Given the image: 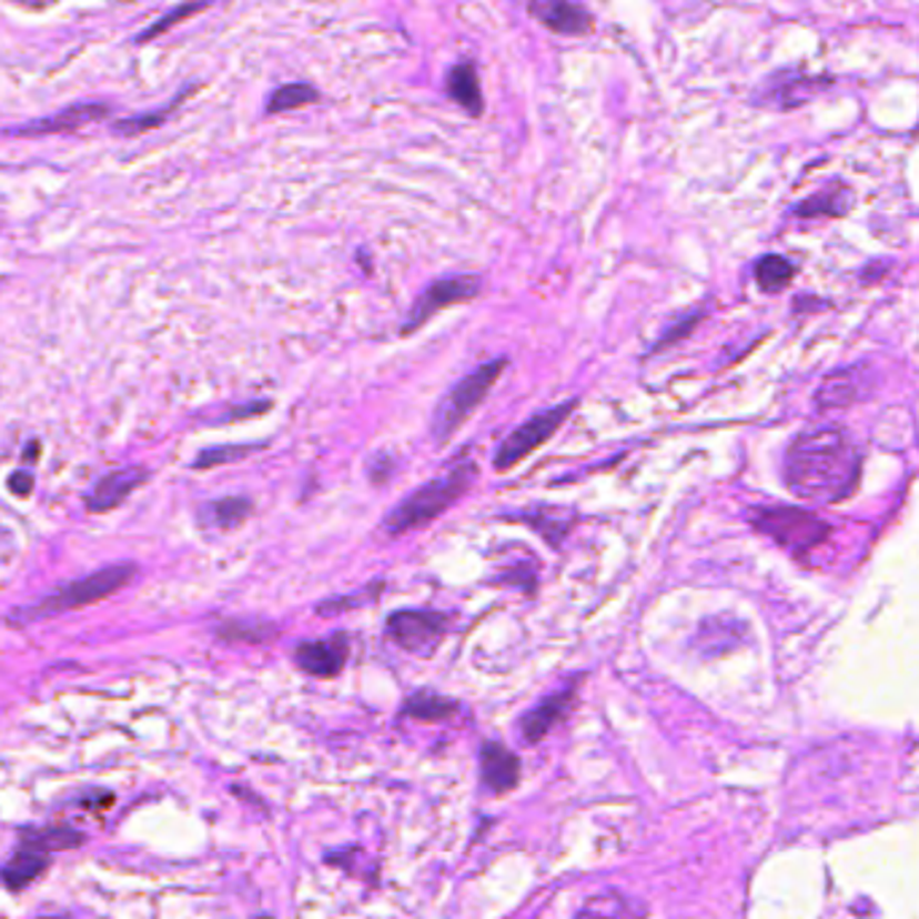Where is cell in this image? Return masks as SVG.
I'll return each instance as SVG.
<instances>
[{
  "label": "cell",
  "mask_w": 919,
  "mask_h": 919,
  "mask_svg": "<svg viewBox=\"0 0 919 919\" xmlns=\"http://www.w3.org/2000/svg\"><path fill=\"white\" fill-rule=\"evenodd\" d=\"M860 456L841 426H817L790 443L785 477L792 494L815 502H839L858 483Z\"/></svg>",
  "instance_id": "obj_1"
},
{
  "label": "cell",
  "mask_w": 919,
  "mask_h": 919,
  "mask_svg": "<svg viewBox=\"0 0 919 919\" xmlns=\"http://www.w3.org/2000/svg\"><path fill=\"white\" fill-rule=\"evenodd\" d=\"M477 477V467L472 458L467 462H456L451 469H445L443 475L432 477L424 486H418L411 496L400 502V505L392 507V513L383 518L381 532L386 537H402V534H411L415 528L432 524L437 515H443L451 505H456L464 494H467L472 483Z\"/></svg>",
  "instance_id": "obj_2"
},
{
  "label": "cell",
  "mask_w": 919,
  "mask_h": 919,
  "mask_svg": "<svg viewBox=\"0 0 919 919\" xmlns=\"http://www.w3.org/2000/svg\"><path fill=\"white\" fill-rule=\"evenodd\" d=\"M138 566L135 564H111L103 566V569L92 572V575L81 577V580L65 583L60 588L49 590L38 604H30V607H19L9 615L11 626H30V623L54 618V615L71 613V609L87 607V604H94L105 596L117 594L124 585L132 583Z\"/></svg>",
  "instance_id": "obj_3"
},
{
  "label": "cell",
  "mask_w": 919,
  "mask_h": 919,
  "mask_svg": "<svg viewBox=\"0 0 919 919\" xmlns=\"http://www.w3.org/2000/svg\"><path fill=\"white\" fill-rule=\"evenodd\" d=\"M505 367L507 356L488 358L481 367L472 370L469 375L458 377L448 392L440 396L437 407H434L432 413V437L437 440L440 445L448 443L453 434L462 430L464 421L481 407V402L486 400L491 388H494V383L505 373Z\"/></svg>",
  "instance_id": "obj_4"
},
{
  "label": "cell",
  "mask_w": 919,
  "mask_h": 919,
  "mask_svg": "<svg viewBox=\"0 0 919 919\" xmlns=\"http://www.w3.org/2000/svg\"><path fill=\"white\" fill-rule=\"evenodd\" d=\"M750 524L779 547L790 551L792 556H801L811 547L826 543L830 534V526L820 515H815L811 509L785 505L750 507Z\"/></svg>",
  "instance_id": "obj_5"
},
{
  "label": "cell",
  "mask_w": 919,
  "mask_h": 919,
  "mask_svg": "<svg viewBox=\"0 0 919 919\" xmlns=\"http://www.w3.org/2000/svg\"><path fill=\"white\" fill-rule=\"evenodd\" d=\"M834 79L826 73H807L801 68H779L766 75L750 94V105L769 111H796L811 103L817 94L828 92Z\"/></svg>",
  "instance_id": "obj_6"
},
{
  "label": "cell",
  "mask_w": 919,
  "mask_h": 919,
  "mask_svg": "<svg viewBox=\"0 0 919 919\" xmlns=\"http://www.w3.org/2000/svg\"><path fill=\"white\" fill-rule=\"evenodd\" d=\"M575 407H577V400H564V402H558V405L545 407V411L534 413L532 418H526L518 430L509 432L507 437L502 440V445L494 453V469L507 472V469L518 467L528 453L537 451L545 440H551L553 434L562 430L564 421L575 413Z\"/></svg>",
  "instance_id": "obj_7"
},
{
  "label": "cell",
  "mask_w": 919,
  "mask_h": 919,
  "mask_svg": "<svg viewBox=\"0 0 919 919\" xmlns=\"http://www.w3.org/2000/svg\"><path fill=\"white\" fill-rule=\"evenodd\" d=\"M483 292V279L475 273H451L443 279H434L430 286L421 292V297L413 302L405 324L400 326L402 335H413L415 330L426 324L432 316H437L445 307L458 305V302L475 300Z\"/></svg>",
  "instance_id": "obj_8"
},
{
  "label": "cell",
  "mask_w": 919,
  "mask_h": 919,
  "mask_svg": "<svg viewBox=\"0 0 919 919\" xmlns=\"http://www.w3.org/2000/svg\"><path fill=\"white\" fill-rule=\"evenodd\" d=\"M451 618L445 613H434V609H400L392 613L386 620V634L402 650L413 653V656H432L445 639Z\"/></svg>",
  "instance_id": "obj_9"
},
{
  "label": "cell",
  "mask_w": 919,
  "mask_h": 919,
  "mask_svg": "<svg viewBox=\"0 0 919 919\" xmlns=\"http://www.w3.org/2000/svg\"><path fill=\"white\" fill-rule=\"evenodd\" d=\"M109 113H111L109 103H90V100H81V103L65 105V109L52 113V117L30 119V122L14 124V128H6L3 135H17V138L62 135V132H75L81 128H90V124L103 122Z\"/></svg>",
  "instance_id": "obj_10"
},
{
  "label": "cell",
  "mask_w": 919,
  "mask_h": 919,
  "mask_svg": "<svg viewBox=\"0 0 919 919\" xmlns=\"http://www.w3.org/2000/svg\"><path fill=\"white\" fill-rule=\"evenodd\" d=\"M528 17L556 36H585L594 30V14L580 0H526Z\"/></svg>",
  "instance_id": "obj_11"
},
{
  "label": "cell",
  "mask_w": 919,
  "mask_h": 919,
  "mask_svg": "<svg viewBox=\"0 0 919 919\" xmlns=\"http://www.w3.org/2000/svg\"><path fill=\"white\" fill-rule=\"evenodd\" d=\"M351 642L349 634H332L330 639L302 642L294 650V660L302 671L313 677H337L349 660Z\"/></svg>",
  "instance_id": "obj_12"
},
{
  "label": "cell",
  "mask_w": 919,
  "mask_h": 919,
  "mask_svg": "<svg viewBox=\"0 0 919 919\" xmlns=\"http://www.w3.org/2000/svg\"><path fill=\"white\" fill-rule=\"evenodd\" d=\"M575 696H577V683L566 685V688L558 690V694L545 696L537 707L528 709V713L521 717V723H518L521 739H524L526 745H537V741H543L545 736L564 720L566 713H569L572 704H575Z\"/></svg>",
  "instance_id": "obj_13"
},
{
  "label": "cell",
  "mask_w": 919,
  "mask_h": 919,
  "mask_svg": "<svg viewBox=\"0 0 919 919\" xmlns=\"http://www.w3.org/2000/svg\"><path fill=\"white\" fill-rule=\"evenodd\" d=\"M855 205V192L847 181L834 179L826 186L817 189L807 200L790 208L796 219H845Z\"/></svg>",
  "instance_id": "obj_14"
},
{
  "label": "cell",
  "mask_w": 919,
  "mask_h": 919,
  "mask_svg": "<svg viewBox=\"0 0 919 919\" xmlns=\"http://www.w3.org/2000/svg\"><path fill=\"white\" fill-rule=\"evenodd\" d=\"M481 779L483 788L502 796L513 790L521 779V760L513 750H507L499 741H486L481 747Z\"/></svg>",
  "instance_id": "obj_15"
},
{
  "label": "cell",
  "mask_w": 919,
  "mask_h": 919,
  "mask_svg": "<svg viewBox=\"0 0 919 919\" xmlns=\"http://www.w3.org/2000/svg\"><path fill=\"white\" fill-rule=\"evenodd\" d=\"M868 386L866 364H849V367L836 370L822 381L820 392H817L815 402L820 411H830V407H849L852 402L860 400L864 388Z\"/></svg>",
  "instance_id": "obj_16"
},
{
  "label": "cell",
  "mask_w": 919,
  "mask_h": 919,
  "mask_svg": "<svg viewBox=\"0 0 919 919\" xmlns=\"http://www.w3.org/2000/svg\"><path fill=\"white\" fill-rule=\"evenodd\" d=\"M147 477H149V472L141 467H124V469L111 472V475H105L103 481L94 483L92 494L87 496V507H90L92 513H105V509L119 507L124 499H128L132 491L147 481Z\"/></svg>",
  "instance_id": "obj_17"
},
{
  "label": "cell",
  "mask_w": 919,
  "mask_h": 919,
  "mask_svg": "<svg viewBox=\"0 0 919 919\" xmlns=\"http://www.w3.org/2000/svg\"><path fill=\"white\" fill-rule=\"evenodd\" d=\"M49 866H52V852H47V849L19 839L14 858L3 866L0 877H3V882L9 890L17 892V890H22V887L33 885Z\"/></svg>",
  "instance_id": "obj_18"
},
{
  "label": "cell",
  "mask_w": 919,
  "mask_h": 919,
  "mask_svg": "<svg viewBox=\"0 0 919 919\" xmlns=\"http://www.w3.org/2000/svg\"><path fill=\"white\" fill-rule=\"evenodd\" d=\"M445 92L458 109H464L469 117H481L483 109H486V100H483L481 90V75H477L475 62L462 60L451 68L448 75H445Z\"/></svg>",
  "instance_id": "obj_19"
},
{
  "label": "cell",
  "mask_w": 919,
  "mask_h": 919,
  "mask_svg": "<svg viewBox=\"0 0 919 919\" xmlns=\"http://www.w3.org/2000/svg\"><path fill=\"white\" fill-rule=\"evenodd\" d=\"M755 283L764 294H779L790 286L798 275V264L785 254H764L755 260L753 267Z\"/></svg>",
  "instance_id": "obj_20"
},
{
  "label": "cell",
  "mask_w": 919,
  "mask_h": 919,
  "mask_svg": "<svg viewBox=\"0 0 919 919\" xmlns=\"http://www.w3.org/2000/svg\"><path fill=\"white\" fill-rule=\"evenodd\" d=\"M458 713L456 698H445L440 694H432V690H418L405 701L402 707V717H413V720L424 723H443Z\"/></svg>",
  "instance_id": "obj_21"
},
{
  "label": "cell",
  "mask_w": 919,
  "mask_h": 919,
  "mask_svg": "<svg viewBox=\"0 0 919 919\" xmlns=\"http://www.w3.org/2000/svg\"><path fill=\"white\" fill-rule=\"evenodd\" d=\"M192 94V87H186L184 92L179 94L175 100H170L168 105H162V109H154V111H147V113H138V117H130V119H119V122L111 124V130L117 132V135H124V138H132V135H143V132H151L156 128H162V124L168 122L170 113L179 109V103L184 98Z\"/></svg>",
  "instance_id": "obj_22"
},
{
  "label": "cell",
  "mask_w": 919,
  "mask_h": 919,
  "mask_svg": "<svg viewBox=\"0 0 919 919\" xmlns=\"http://www.w3.org/2000/svg\"><path fill=\"white\" fill-rule=\"evenodd\" d=\"M251 515V502L245 496H226V499L211 502L203 507V521L208 526H216L230 532L238 528Z\"/></svg>",
  "instance_id": "obj_23"
},
{
  "label": "cell",
  "mask_w": 919,
  "mask_h": 919,
  "mask_svg": "<svg viewBox=\"0 0 919 919\" xmlns=\"http://www.w3.org/2000/svg\"><path fill=\"white\" fill-rule=\"evenodd\" d=\"M19 839L30 841V845L47 849V852H62V849H73L84 845V834L68 828V826H52V828H28L19 834Z\"/></svg>",
  "instance_id": "obj_24"
},
{
  "label": "cell",
  "mask_w": 919,
  "mask_h": 919,
  "mask_svg": "<svg viewBox=\"0 0 919 919\" xmlns=\"http://www.w3.org/2000/svg\"><path fill=\"white\" fill-rule=\"evenodd\" d=\"M319 98H321V94H319L316 87L302 84V81H294V84H283L273 94H270L267 105H264V113H267V117H273V113L294 111V109H302V105L316 103Z\"/></svg>",
  "instance_id": "obj_25"
},
{
  "label": "cell",
  "mask_w": 919,
  "mask_h": 919,
  "mask_svg": "<svg viewBox=\"0 0 919 919\" xmlns=\"http://www.w3.org/2000/svg\"><path fill=\"white\" fill-rule=\"evenodd\" d=\"M208 6H211V0H184V3H179L175 9H170L168 14H162L160 19H156V22H151L149 28L143 30V33H138L135 43H147V41H151V38H160L162 33H168V30H173L179 22H184V19L194 17L198 11L208 9Z\"/></svg>",
  "instance_id": "obj_26"
},
{
  "label": "cell",
  "mask_w": 919,
  "mask_h": 919,
  "mask_svg": "<svg viewBox=\"0 0 919 919\" xmlns=\"http://www.w3.org/2000/svg\"><path fill=\"white\" fill-rule=\"evenodd\" d=\"M704 316H707V311H704V307H694V311H688V313H685V316H679V319L671 321L669 330H666L664 335L658 337V343L653 345V354H656V351L669 349V345H675V343H679V340L688 337L690 332H694L696 326H698V321H701Z\"/></svg>",
  "instance_id": "obj_27"
},
{
  "label": "cell",
  "mask_w": 919,
  "mask_h": 919,
  "mask_svg": "<svg viewBox=\"0 0 919 919\" xmlns=\"http://www.w3.org/2000/svg\"><path fill=\"white\" fill-rule=\"evenodd\" d=\"M539 518H543V513H539V509H537V515H534V513L521 515V521H526L528 526L537 528V532L543 534L547 543L562 545V539L566 537V528H569V524H572L569 515H558V513H551V509H547V524H543Z\"/></svg>",
  "instance_id": "obj_28"
},
{
  "label": "cell",
  "mask_w": 919,
  "mask_h": 919,
  "mask_svg": "<svg viewBox=\"0 0 919 919\" xmlns=\"http://www.w3.org/2000/svg\"><path fill=\"white\" fill-rule=\"evenodd\" d=\"M381 590H383V583H373V585H367V588L354 590V594H349V596H335V599H330V602H321L319 615H335V613H345V609L362 607V604L375 602V596L381 594Z\"/></svg>",
  "instance_id": "obj_29"
},
{
  "label": "cell",
  "mask_w": 919,
  "mask_h": 919,
  "mask_svg": "<svg viewBox=\"0 0 919 919\" xmlns=\"http://www.w3.org/2000/svg\"><path fill=\"white\" fill-rule=\"evenodd\" d=\"M256 448H260V445H216V448H205L198 458H194V467L211 469V467H219V464H230V462H235V458L249 456V453Z\"/></svg>",
  "instance_id": "obj_30"
},
{
  "label": "cell",
  "mask_w": 919,
  "mask_h": 919,
  "mask_svg": "<svg viewBox=\"0 0 919 919\" xmlns=\"http://www.w3.org/2000/svg\"><path fill=\"white\" fill-rule=\"evenodd\" d=\"M604 898L599 896V898H590L588 903L583 906L580 909V915L585 917V915H637V911H642V915H645V909H642V906H628L626 901L628 898H623V896H615V903L613 906H604L602 903Z\"/></svg>",
  "instance_id": "obj_31"
},
{
  "label": "cell",
  "mask_w": 919,
  "mask_h": 919,
  "mask_svg": "<svg viewBox=\"0 0 919 919\" xmlns=\"http://www.w3.org/2000/svg\"><path fill=\"white\" fill-rule=\"evenodd\" d=\"M396 469V458L392 453H377V456L370 462V477H373L375 483H386L388 477L394 475Z\"/></svg>",
  "instance_id": "obj_32"
},
{
  "label": "cell",
  "mask_w": 919,
  "mask_h": 919,
  "mask_svg": "<svg viewBox=\"0 0 919 919\" xmlns=\"http://www.w3.org/2000/svg\"><path fill=\"white\" fill-rule=\"evenodd\" d=\"M887 267H890V260H879V264H877V260H873V262L868 264V267L864 270V273H860V279H864L866 283H871V281H873V275H877V279H882V273H885Z\"/></svg>",
  "instance_id": "obj_33"
},
{
  "label": "cell",
  "mask_w": 919,
  "mask_h": 919,
  "mask_svg": "<svg viewBox=\"0 0 919 919\" xmlns=\"http://www.w3.org/2000/svg\"><path fill=\"white\" fill-rule=\"evenodd\" d=\"M30 486H33V477L30 475H22V472H19V475L11 477V488H14L17 494H30Z\"/></svg>",
  "instance_id": "obj_34"
},
{
  "label": "cell",
  "mask_w": 919,
  "mask_h": 919,
  "mask_svg": "<svg viewBox=\"0 0 919 919\" xmlns=\"http://www.w3.org/2000/svg\"><path fill=\"white\" fill-rule=\"evenodd\" d=\"M245 632H249V628H245L243 623H238V626H232V634H235V637H243ZM264 632H275V628H273V626H256V628H254V642L264 639Z\"/></svg>",
  "instance_id": "obj_35"
}]
</instances>
